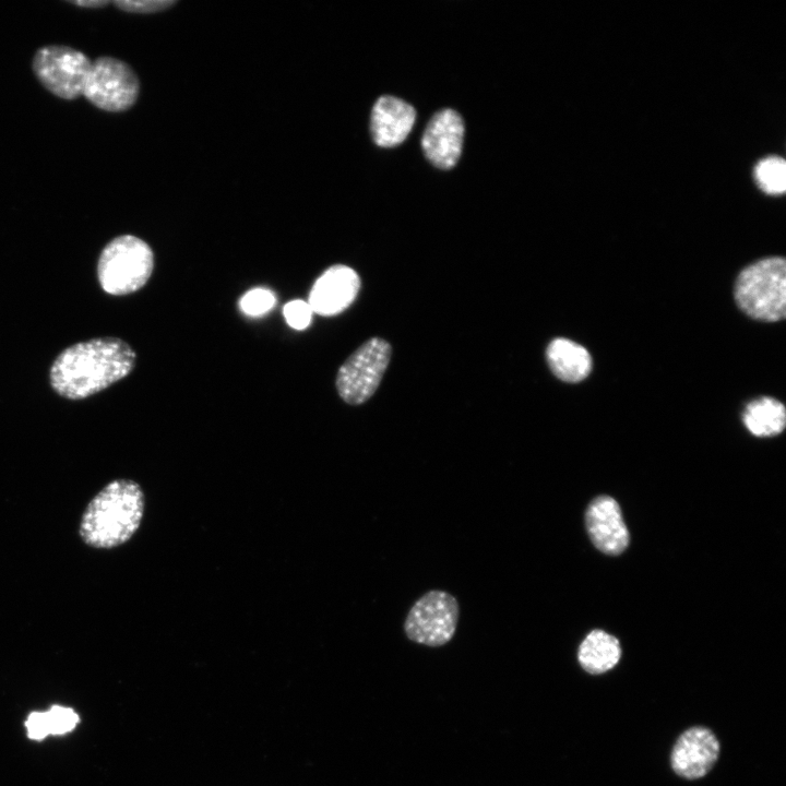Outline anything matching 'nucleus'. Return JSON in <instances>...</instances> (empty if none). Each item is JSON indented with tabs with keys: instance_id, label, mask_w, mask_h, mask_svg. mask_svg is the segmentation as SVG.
I'll return each instance as SVG.
<instances>
[{
	"instance_id": "f257e3e1",
	"label": "nucleus",
	"mask_w": 786,
	"mask_h": 786,
	"mask_svg": "<svg viewBox=\"0 0 786 786\" xmlns=\"http://www.w3.org/2000/svg\"><path fill=\"white\" fill-rule=\"evenodd\" d=\"M135 362L134 349L123 340L92 338L67 347L56 357L49 382L58 395L84 400L126 378Z\"/></svg>"
},
{
	"instance_id": "f03ea898",
	"label": "nucleus",
	"mask_w": 786,
	"mask_h": 786,
	"mask_svg": "<svg viewBox=\"0 0 786 786\" xmlns=\"http://www.w3.org/2000/svg\"><path fill=\"white\" fill-rule=\"evenodd\" d=\"M144 509V492L135 480H110L83 511L79 536L85 545L95 549L119 547L139 529Z\"/></svg>"
},
{
	"instance_id": "7ed1b4c3",
	"label": "nucleus",
	"mask_w": 786,
	"mask_h": 786,
	"mask_svg": "<svg viewBox=\"0 0 786 786\" xmlns=\"http://www.w3.org/2000/svg\"><path fill=\"white\" fill-rule=\"evenodd\" d=\"M738 307L750 318L776 322L786 315V261L781 257L759 260L745 267L735 283Z\"/></svg>"
},
{
	"instance_id": "20e7f679",
	"label": "nucleus",
	"mask_w": 786,
	"mask_h": 786,
	"mask_svg": "<svg viewBox=\"0 0 786 786\" xmlns=\"http://www.w3.org/2000/svg\"><path fill=\"white\" fill-rule=\"evenodd\" d=\"M154 270V253L147 242L121 235L102 250L97 262V277L103 290L124 296L140 290Z\"/></svg>"
},
{
	"instance_id": "39448f33",
	"label": "nucleus",
	"mask_w": 786,
	"mask_h": 786,
	"mask_svg": "<svg viewBox=\"0 0 786 786\" xmlns=\"http://www.w3.org/2000/svg\"><path fill=\"white\" fill-rule=\"evenodd\" d=\"M392 347L381 337L364 342L338 368L335 386L349 405L367 402L379 388L390 364Z\"/></svg>"
},
{
	"instance_id": "423d86ee",
	"label": "nucleus",
	"mask_w": 786,
	"mask_h": 786,
	"mask_svg": "<svg viewBox=\"0 0 786 786\" xmlns=\"http://www.w3.org/2000/svg\"><path fill=\"white\" fill-rule=\"evenodd\" d=\"M460 606L454 596L439 590L424 594L409 609L404 631L408 640L430 647L446 644L454 636Z\"/></svg>"
},
{
	"instance_id": "0eeeda50",
	"label": "nucleus",
	"mask_w": 786,
	"mask_h": 786,
	"mask_svg": "<svg viewBox=\"0 0 786 786\" xmlns=\"http://www.w3.org/2000/svg\"><path fill=\"white\" fill-rule=\"evenodd\" d=\"M91 63L80 50L48 45L36 51L33 70L50 93L63 99H74L83 94Z\"/></svg>"
},
{
	"instance_id": "6e6552de",
	"label": "nucleus",
	"mask_w": 786,
	"mask_h": 786,
	"mask_svg": "<svg viewBox=\"0 0 786 786\" xmlns=\"http://www.w3.org/2000/svg\"><path fill=\"white\" fill-rule=\"evenodd\" d=\"M139 90L138 76L126 62L99 57L91 63L82 95L99 109L119 112L135 103Z\"/></svg>"
},
{
	"instance_id": "1a4fd4ad",
	"label": "nucleus",
	"mask_w": 786,
	"mask_h": 786,
	"mask_svg": "<svg viewBox=\"0 0 786 786\" xmlns=\"http://www.w3.org/2000/svg\"><path fill=\"white\" fill-rule=\"evenodd\" d=\"M720 743L712 729L695 725L676 739L670 751V767L676 775L694 781L707 775L716 764Z\"/></svg>"
},
{
	"instance_id": "9d476101",
	"label": "nucleus",
	"mask_w": 786,
	"mask_h": 786,
	"mask_svg": "<svg viewBox=\"0 0 786 786\" xmlns=\"http://www.w3.org/2000/svg\"><path fill=\"white\" fill-rule=\"evenodd\" d=\"M359 289L360 277L356 271L344 264H334L312 285L308 305L317 314L336 315L354 302Z\"/></svg>"
},
{
	"instance_id": "9b49d317",
	"label": "nucleus",
	"mask_w": 786,
	"mask_h": 786,
	"mask_svg": "<svg viewBox=\"0 0 786 786\" xmlns=\"http://www.w3.org/2000/svg\"><path fill=\"white\" fill-rule=\"evenodd\" d=\"M464 123L452 109H443L428 122L421 146L426 157L438 168L450 169L457 163L463 146Z\"/></svg>"
},
{
	"instance_id": "f8f14e48",
	"label": "nucleus",
	"mask_w": 786,
	"mask_h": 786,
	"mask_svg": "<svg viewBox=\"0 0 786 786\" xmlns=\"http://www.w3.org/2000/svg\"><path fill=\"white\" fill-rule=\"evenodd\" d=\"M585 523L591 540L602 552L616 556L627 548L629 532L614 498H595L587 507Z\"/></svg>"
},
{
	"instance_id": "ddd939ff",
	"label": "nucleus",
	"mask_w": 786,
	"mask_h": 786,
	"mask_svg": "<svg viewBox=\"0 0 786 786\" xmlns=\"http://www.w3.org/2000/svg\"><path fill=\"white\" fill-rule=\"evenodd\" d=\"M416 111L408 103L394 97L381 96L373 105L370 130L374 143L382 147L401 144L409 134Z\"/></svg>"
},
{
	"instance_id": "4468645a",
	"label": "nucleus",
	"mask_w": 786,
	"mask_h": 786,
	"mask_svg": "<svg viewBox=\"0 0 786 786\" xmlns=\"http://www.w3.org/2000/svg\"><path fill=\"white\" fill-rule=\"evenodd\" d=\"M551 372L564 382L584 380L592 370V357L582 345L563 337L553 338L546 348Z\"/></svg>"
},
{
	"instance_id": "2eb2a0df",
	"label": "nucleus",
	"mask_w": 786,
	"mask_h": 786,
	"mask_svg": "<svg viewBox=\"0 0 786 786\" xmlns=\"http://www.w3.org/2000/svg\"><path fill=\"white\" fill-rule=\"evenodd\" d=\"M621 658L618 639L603 630L591 631L577 650L580 666L591 675H602L612 669Z\"/></svg>"
},
{
	"instance_id": "dca6fc26",
	"label": "nucleus",
	"mask_w": 786,
	"mask_h": 786,
	"mask_svg": "<svg viewBox=\"0 0 786 786\" xmlns=\"http://www.w3.org/2000/svg\"><path fill=\"white\" fill-rule=\"evenodd\" d=\"M742 420L747 429L757 437L776 436L785 428V407L779 401L763 396L746 406Z\"/></svg>"
},
{
	"instance_id": "f3484780",
	"label": "nucleus",
	"mask_w": 786,
	"mask_h": 786,
	"mask_svg": "<svg viewBox=\"0 0 786 786\" xmlns=\"http://www.w3.org/2000/svg\"><path fill=\"white\" fill-rule=\"evenodd\" d=\"M79 722L80 717L73 708L53 705L47 712L29 713L25 727L29 739L41 740L48 735L70 733Z\"/></svg>"
},
{
	"instance_id": "a211bd4d",
	"label": "nucleus",
	"mask_w": 786,
	"mask_h": 786,
	"mask_svg": "<svg viewBox=\"0 0 786 786\" xmlns=\"http://www.w3.org/2000/svg\"><path fill=\"white\" fill-rule=\"evenodd\" d=\"M759 187L769 194H781L786 188V164L782 157L770 156L761 159L754 168Z\"/></svg>"
},
{
	"instance_id": "6ab92c4d",
	"label": "nucleus",
	"mask_w": 786,
	"mask_h": 786,
	"mask_svg": "<svg viewBox=\"0 0 786 786\" xmlns=\"http://www.w3.org/2000/svg\"><path fill=\"white\" fill-rule=\"evenodd\" d=\"M274 305L275 296L266 288H253L247 291L239 301L241 311L251 317L266 313Z\"/></svg>"
},
{
	"instance_id": "aec40b11",
	"label": "nucleus",
	"mask_w": 786,
	"mask_h": 786,
	"mask_svg": "<svg viewBox=\"0 0 786 786\" xmlns=\"http://www.w3.org/2000/svg\"><path fill=\"white\" fill-rule=\"evenodd\" d=\"M312 310L307 301L295 299L284 306L283 314L287 324L295 330H305L312 319Z\"/></svg>"
},
{
	"instance_id": "412c9836",
	"label": "nucleus",
	"mask_w": 786,
	"mask_h": 786,
	"mask_svg": "<svg viewBox=\"0 0 786 786\" xmlns=\"http://www.w3.org/2000/svg\"><path fill=\"white\" fill-rule=\"evenodd\" d=\"M177 1L174 0H145V1H130V0H117L114 4L126 12L132 13H154L167 10L175 5Z\"/></svg>"
},
{
	"instance_id": "4be33fe9",
	"label": "nucleus",
	"mask_w": 786,
	"mask_h": 786,
	"mask_svg": "<svg viewBox=\"0 0 786 786\" xmlns=\"http://www.w3.org/2000/svg\"><path fill=\"white\" fill-rule=\"evenodd\" d=\"M111 1L108 0H80V1H71L72 4L84 7V8H102L107 4H109Z\"/></svg>"
}]
</instances>
